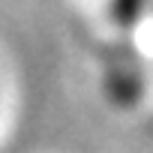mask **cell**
Instances as JSON below:
<instances>
[{
    "mask_svg": "<svg viewBox=\"0 0 153 153\" xmlns=\"http://www.w3.org/2000/svg\"><path fill=\"white\" fill-rule=\"evenodd\" d=\"M150 6V0H114V15L123 24H135Z\"/></svg>",
    "mask_w": 153,
    "mask_h": 153,
    "instance_id": "obj_1",
    "label": "cell"
}]
</instances>
